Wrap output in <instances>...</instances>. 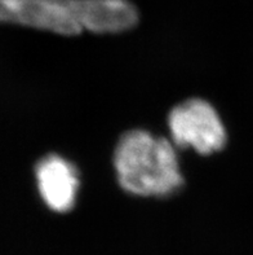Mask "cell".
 I'll list each match as a JSON object with an SVG mask.
<instances>
[{"instance_id": "277c9868", "label": "cell", "mask_w": 253, "mask_h": 255, "mask_svg": "<svg viewBox=\"0 0 253 255\" xmlns=\"http://www.w3.org/2000/svg\"><path fill=\"white\" fill-rule=\"evenodd\" d=\"M35 180L39 194L48 209L60 214L74 209L81 187L74 163L60 154L44 155L35 165Z\"/></svg>"}, {"instance_id": "5b68a950", "label": "cell", "mask_w": 253, "mask_h": 255, "mask_svg": "<svg viewBox=\"0 0 253 255\" xmlns=\"http://www.w3.org/2000/svg\"><path fill=\"white\" fill-rule=\"evenodd\" d=\"M82 30L94 34H118L135 27L138 12L128 0H68Z\"/></svg>"}, {"instance_id": "3957f363", "label": "cell", "mask_w": 253, "mask_h": 255, "mask_svg": "<svg viewBox=\"0 0 253 255\" xmlns=\"http://www.w3.org/2000/svg\"><path fill=\"white\" fill-rule=\"evenodd\" d=\"M0 23L34 27L66 36L79 35L83 31L68 0H0Z\"/></svg>"}, {"instance_id": "6da1fadb", "label": "cell", "mask_w": 253, "mask_h": 255, "mask_svg": "<svg viewBox=\"0 0 253 255\" xmlns=\"http://www.w3.org/2000/svg\"><path fill=\"white\" fill-rule=\"evenodd\" d=\"M114 167L119 185L133 196L169 197L183 187L172 142L144 129H132L120 136Z\"/></svg>"}, {"instance_id": "7a4b0ae2", "label": "cell", "mask_w": 253, "mask_h": 255, "mask_svg": "<svg viewBox=\"0 0 253 255\" xmlns=\"http://www.w3.org/2000/svg\"><path fill=\"white\" fill-rule=\"evenodd\" d=\"M168 127L177 146H191L199 154L220 152L228 142L226 128L217 110L203 99H190L173 108Z\"/></svg>"}]
</instances>
